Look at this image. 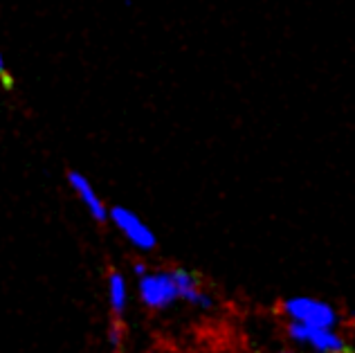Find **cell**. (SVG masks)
I'll list each match as a JSON object with an SVG mask.
<instances>
[{
    "mask_svg": "<svg viewBox=\"0 0 355 353\" xmlns=\"http://www.w3.org/2000/svg\"><path fill=\"white\" fill-rule=\"evenodd\" d=\"M137 293L146 309L162 311L180 300V286L175 279V270H148L144 264H135Z\"/></svg>",
    "mask_w": 355,
    "mask_h": 353,
    "instance_id": "cell-1",
    "label": "cell"
},
{
    "mask_svg": "<svg viewBox=\"0 0 355 353\" xmlns=\"http://www.w3.org/2000/svg\"><path fill=\"white\" fill-rule=\"evenodd\" d=\"M282 311L288 318V322L304 324V327L313 329H333L338 324V313L324 300H317L311 295H297L288 297L282 302Z\"/></svg>",
    "mask_w": 355,
    "mask_h": 353,
    "instance_id": "cell-2",
    "label": "cell"
},
{
    "mask_svg": "<svg viewBox=\"0 0 355 353\" xmlns=\"http://www.w3.org/2000/svg\"><path fill=\"white\" fill-rule=\"evenodd\" d=\"M108 221L113 223L119 234L124 236L135 250H139V252H153L157 248V236H155L153 227L139 218L133 209L113 205L108 209Z\"/></svg>",
    "mask_w": 355,
    "mask_h": 353,
    "instance_id": "cell-3",
    "label": "cell"
},
{
    "mask_svg": "<svg viewBox=\"0 0 355 353\" xmlns=\"http://www.w3.org/2000/svg\"><path fill=\"white\" fill-rule=\"evenodd\" d=\"M286 331H288V336H291V340H295L297 345H308L320 353H344L347 351L344 340L333 329H313V327H304V324L288 322Z\"/></svg>",
    "mask_w": 355,
    "mask_h": 353,
    "instance_id": "cell-4",
    "label": "cell"
},
{
    "mask_svg": "<svg viewBox=\"0 0 355 353\" xmlns=\"http://www.w3.org/2000/svg\"><path fill=\"white\" fill-rule=\"evenodd\" d=\"M65 180H68L70 189L74 191V196H77L81 205L86 207V212L90 214L92 221H97V223H106L108 221V207H106V203L101 200L97 189L92 187V182L88 180V175H83L77 169H70L68 175H65Z\"/></svg>",
    "mask_w": 355,
    "mask_h": 353,
    "instance_id": "cell-5",
    "label": "cell"
},
{
    "mask_svg": "<svg viewBox=\"0 0 355 353\" xmlns=\"http://www.w3.org/2000/svg\"><path fill=\"white\" fill-rule=\"evenodd\" d=\"M106 288H108V304H110V311H113L115 320H121V315H124L126 304H128V284H126V277L121 275L119 270L108 273Z\"/></svg>",
    "mask_w": 355,
    "mask_h": 353,
    "instance_id": "cell-6",
    "label": "cell"
},
{
    "mask_svg": "<svg viewBox=\"0 0 355 353\" xmlns=\"http://www.w3.org/2000/svg\"><path fill=\"white\" fill-rule=\"evenodd\" d=\"M0 74H7V63H5V57H3V52H0Z\"/></svg>",
    "mask_w": 355,
    "mask_h": 353,
    "instance_id": "cell-7",
    "label": "cell"
}]
</instances>
